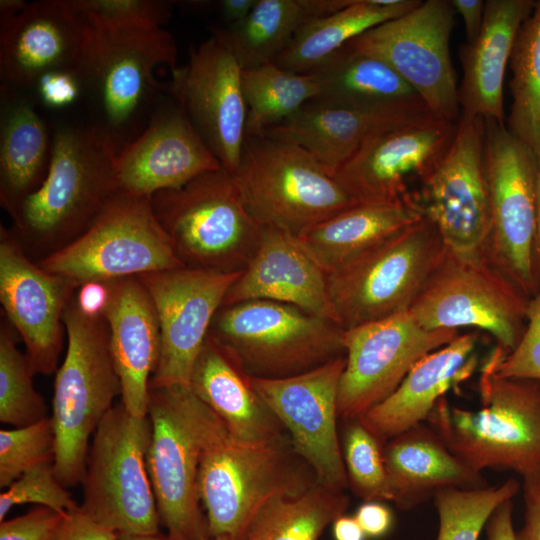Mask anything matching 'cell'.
Masks as SVG:
<instances>
[{"instance_id":"cell-1","label":"cell","mask_w":540,"mask_h":540,"mask_svg":"<svg viewBox=\"0 0 540 540\" xmlns=\"http://www.w3.org/2000/svg\"><path fill=\"white\" fill-rule=\"evenodd\" d=\"M115 148L91 125L52 135L45 180L10 214L11 231L38 262L83 235L118 196Z\"/></svg>"},{"instance_id":"cell-2","label":"cell","mask_w":540,"mask_h":540,"mask_svg":"<svg viewBox=\"0 0 540 540\" xmlns=\"http://www.w3.org/2000/svg\"><path fill=\"white\" fill-rule=\"evenodd\" d=\"M173 36L160 26L87 27L76 70L94 127L119 154L157 110L154 70L177 67Z\"/></svg>"},{"instance_id":"cell-3","label":"cell","mask_w":540,"mask_h":540,"mask_svg":"<svg viewBox=\"0 0 540 540\" xmlns=\"http://www.w3.org/2000/svg\"><path fill=\"white\" fill-rule=\"evenodd\" d=\"M306 468L310 467L282 437L239 439L212 411L198 473L209 537L244 540L252 520L269 500L300 494L317 482Z\"/></svg>"},{"instance_id":"cell-4","label":"cell","mask_w":540,"mask_h":540,"mask_svg":"<svg viewBox=\"0 0 540 540\" xmlns=\"http://www.w3.org/2000/svg\"><path fill=\"white\" fill-rule=\"evenodd\" d=\"M481 408L450 406L443 396L426 422L476 472L540 471V381L496 375L488 357L479 379Z\"/></svg>"},{"instance_id":"cell-5","label":"cell","mask_w":540,"mask_h":540,"mask_svg":"<svg viewBox=\"0 0 540 540\" xmlns=\"http://www.w3.org/2000/svg\"><path fill=\"white\" fill-rule=\"evenodd\" d=\"M68 346L56 370L51 420L55 432L54 471L64 487L81 483L88 444L121 394L104 316L80 312L75 295L63 315Z\"/></svg>"},{"instance_id":"cell-6","label":"cell","mask_w":540,"mask_h":540,"mask_svg":"<svg viewBox=\"0 0 540 540\" xmlns=\"http://www.w3.org/2000/svg\"><path fill=\"white\" fill-rule=\"evenodd\" d=\"M231 175L261 227L296 236L357 204L309 152L264 134L245 138Z\"/></svg>"},{"instance_id":"cell-7","label":"cell","mask_w":540,"mask_h":540,"mask_svg":"<svg viewBox=\"0 0 540 540\" xmlns=\"http://www.w3.org/2000/svg\"><path fill=\"white\" fill-rule=\"evenodd\" d=\"M154 215L185 267L242 271L262 227L244 206L231 173L222 167L151 196Z\"/></svg>"},{"instance_id":"cell-8","label":"cell","mask_w":540,"mask_h":540,"mask_svg":"<svg viewBox=\"0 0 540 540\" xmlns=\"http://www.w3.org/2000/svg\"><path fill=\"white\" fill-rule=\"evenodd\" d=\"M444 253L424 216L327 274L336 322L347 330L408 311Z\"/></svg>"},{"instance_id":"cell-9","label":"cell","mask_w":540,"mask_h":540,"mask_svg":"<svg viewBox=\"0 0 540 540\" xmlns=\"http://www.w3.org/2000/svg\"><path fill=\"white\" fill-rule=\"evenodd\" d=\"M344 333L335 321L270 300L222 306L209 331L261 378L294 376L345 355Z\"/></svg>"},{"instance_id":"cell-10","label":"cell","mask_w":540,"mask_h":540,"mask_svg":"<svg viewBox=\"0 0 540 540\" xmlns=\"http://www.w3.org/2000/svg\"><path fill=\"white\" fill-rule=\"evenodd\" d=\"M212 410L189 386L149 387L152 426L147 467L160 521L170 540L209 537L198 473Z\"/></svg>"},{"instance_id":"cell-11","label":"cell","mask_w":540,"mask_h":540,"mask_svg":"<svg viewBox=\"0 0 540 540\" xmlns=\"http://www.w3.org/2000/svg\"><path fill=\"white\" fill-rule=\"evenodd\" d=\"M151 433L149 417L133 416L120 402L93 435L79 509L117 534L159 533L161 521L147 467Z\"/></svg>"},{"instance_id":"cell-12","label":"cell","mask_w":540,"mask_h":540,"mask_svg":"<svg viewBox=\"0 0 540 540\" xmlns=\"http://www.w3.org/2000/svg\"><path fill=\"white\" fill-rule=\"evenodd\" d=\"M527 296L481 254L445 253L408 310L422 327H471L491 334L511 352L527 324Z\"/></svg>"},{"instance_id":"cell-13","label":"cell","mask_w":540,"mask_h":540,"mask_svg":"<svg viewBox=\"0 0 540 540\" xmlns=\"http://www.w3.org/2000/svg\"><path fill=\"white\" fill-rule=\"evenodd\" d=\"M37 264L79 286L185 267L154 215L151 197L120 193L83 235Z\"/></svg>"},{"instance_id":"cell-14","label":"cell","mask_w":540,"mask_h":540,"mask_svg":"<svg viewBox=\"0 0 540 540\" xmlns=\"http://www.w3.org/2000/svg\"><path fill=\"white\" fill-rule=\"evenodd\" d=\"M537 160L505 124L485 119L490 228L482 255L530 298L540 290L534 266Z\"/></svg>"},{"instance_id":"cell-15","label":"cell","mask_w":540,"mask_h":540,"mask_svg":"<svg viewBox=\"0 0 540 540\" xmlns=\"http://www.w3.org/2000/svg\"><path fill=\"white\" fill-rule=\"evenodd\" d=\"M450 0H426L381 23L343 47L377 58L407 82L438 118L461 117L456 72L450 55L455 23Z\"/></svg>"},{"instance_id":"cell-16","label":"cell","mask_w":540,"mask_h":540,"mask_svg":"<svg viewBox=\"0 0 540 540\" xmlns=\"http://www.w3.org/2000/svg\"><path fill=\"white\" fill-rule=\"evenodd\" d=\"M416 195L446 251L460 257L482 254L490 228L484 118L461 115L447 152Z\"/></svg>"},{"instance_id":"cell-17","label":"cell","mask_w":540,"mask_h":540,"mask_svg":"<svg viewBox=\"0 0 540 540\" xmlns=\"http://www.w3.org/2000/svg\"><path fill=\"white\" fill-rule=\"evenodd\" d=\"M459 334L458 329H426L409 311L345 330L338 416L362 417L389 397L420 359Z\"/></svg>"},{"instance_id":"cell-18","label":"cell","mask_w":540,"mask_h":540,"mask_svg":"<svg viewBox=\"0 0 540 540\" xmlns=\"http://www.w3.org/2000/svg\"><path fill=\"white\" fill-rule=\"evenodd\" d=\"M345 363L342 355L294 376H250L254 390L288 430L294 451L311 468L317 483L339 492L348 486L336 422Z\"/></svg>"},{"instance_id":"cell-19","label":"cell","mask_w":540,"mask_h":540,"mask_svg":"<svg viewBox=\"0 0 540 540\" xmlns=\"http://www.w3.org/2000/svg\"><path fill=\"white\" fill-rule=\"evenodd\" d=\"M241 272L180 267L138 276L154 304L161 336L149 387L189 386L213 319Z\"/></svg>"},{"instance_id":"cell-20","label":"cell","mask_w":540,"mask_h":540,"mask_svg":"<svg viewBox=\"0 0 540 540\" xmlns=\"http://www.w3.org/2000/svg\"><path fill=\"white\" fill-rule=\"evenodd\" d=\"M169 91L221 167L233 173L246 138L242 68L215 35L191 48L187 64L171 70Z\"/></svg>"},{"instance_id":"cell-21","label":"cell","mask_w":540,"mask_h":540,"mask_svg":"<svg viewBox=\"0 0 540 540\" xmlns=\"http://www.w3.org/2000/svg\"><path fill=\"white\" fill-rule=\"evenodd\" d=\"M79 285L32 260L11 229L0 228V302L25 346L33 375L57 370L66 331L63 315Z\"/></svg>"},{"instance_id":"cell-22","label":"cell","mask_w":540,"mask_h":540,"mask_svg":"<svg viewBox=\"0 0 540 540\" xmlns=\"http://www.w3.org/2000/svg\"><path fill=\"white\" fill-rule=\"evenodd\" d=\"M457 123L439 118L385 130L370 138L334 177L357 203L388 202L411 192L447 152Z\"/></svg>"},{"instance_id":"cell-23","label":"cell","mask_w":540,"mask_h":540,"mask_svg":"<svg viewBox=\"0 0 540 540\" xmlns=\"http://www.w3.org/2000/svg\"><path fill=\"white\" fill-rule=\"evenodd\" d=\"M87 26L70 0H40L0 22V72L4 84L34 88L51 72L76 73Z\"/></svg>"},{"instance_id":"cell-24","label":"cell","mask_w":540,"mask_h":540,"mask_svg":"<svg viewBox=\"0 0 540 540\" xmlns=\"http://www.w3.org/2000/svg\"><path fill=\"white\" fill-rule=\"evenodd\" d=\"M221 168L179 107H160L144 131L116 160L120 194L151 197L179 188L202 173Z\"/></svg>"},{"instance_id":"cell-25","label":"cell","mask_w":540,"mask_h":540,"mask_svg":"<svg viewBox=\"0 0 540 540\" xmlns=\"http://www.w3.org/2000/svg\"><path fill=\"white\" fill-rule=\"evenodd\" d=\"M435 118L423 101L359 108L314 99L261 134L305 149L334 175L375 135Z\"/></svg>"},{"instance_id":"cell-26","label":"cell","mask_w":540,"mask_h":540,"mask_svg":"<svg viewBox=\"0 0 540 540\" xmlns=\"http://www.w3.org/2000/svg\"><path fill=\"white\" fill-rule=\"evenodd\" d=\"M249 300L290 304L336 322L327 273L296 235L279 229L262 227L253 255L228 290L222 306Z\"/></svg>"},{"instance_id":"cell-27","label":"cell","mask_w":540,"mask_h":540,"mask_svg":"<svg viewBox=\"0 0 540 540\" xmlns=\"http://www.w3.org/2000/svg\"><path fill=\"white\" fill-rule=\"evenodd\" d=\"M104 312L111 353L121 384V403L133 416L146 417L149 383L160 358L161 336L152 299L138 277L107 281Z\"/></svg>"},{"instance_id":"cell-28","label":"cell","mask_w":540,"mask_h":540,"mask_svg":"<svg viewBox=\"0 0 540 540\" xmlns=\"http://www.w3.org/2000/svg\"><path fill=\"white\" fill-rule=\"evenodd\" d=\"M533 0H487L478 37L460 49L458 87L461 115L504 124L503 84L516 34L532 12Z\"/></svg>"},{"instance_id":"cell-29","label":"cell","mask_w":540,"mask_h":540,"mask_svg":"<svg viewBox=\"0 0 540 540\" xmlns=\"http://www.w3.org/2000/svg\"><path fill=\"white\" fill-rule=\"evenodd\" d=\"M478 339L477 333L459 334L427 354L389 397L358 419L383 443L423 423L447 390L473 371Z\"/></svg>"},{"instance_id":"cell-30","label":"cell","mask_w":540,"mask_h":540,"mask_svg":"<svg viewBox=\"0 0 540 540\" xmlns=\"http://www.w3.org/2000/svg\"><path fill=\"white\" fill-rule=\"evenodd\" d=\"M383 457L391 501L401 510L417 507L441 489L489 486L484 476L456 457L427 423L386 441Z\"/></svg>"},{"instance_id":"cell-31","label":"cell","mask_w":540,"mask_h":540,"mask_svg":"<svg viewBox=\"0 0 540 540\" xmlns=\"http://www.w3.org/2000/svg\"><path fill=\"white\" fill-rule=\"evenodd\" d=\"M189 386L233 436L247 441L281 437L278 420L254 390L250 375L211 335L197 357Z\"/></svg>"},{"instance_id":"cell-32","label":"cell","mask_w":540,"mask_h":540,"mask_svg":"<svg viewBox=\"0 0 540 540\" xmlns=\"http://www.w3.org/2000/svg\"><path fill=\"white\" fill-rule=\"evenodd\" d=\"M424 217L416 193L388 202L357 203L297 235L311 258L331 273Z\"/></svg>"},{"instance_id":"cell-33","label":"cell","mask_w":540,"mask_h":540,"mask_svg":"<svg viewBox=\"0 0 540 540\" xmlns=\"http://www.w3.org/2000/svg\"><path fill=\"white\" fill-rule=\"evenodd\" d=\"M52 136L33 102L7 84L0 89V201L11 214L43 183Z\"/></svg>"},{"instance_id":"cell-34","label":"cell","mask_w":540,"mask_h":540,"mask_svg":"<svg viewBox=\"0 0 540 540\" xmlns=\"http://www.w3.org/2000/svg\"><path fill=\"white\" fill-rule=\"evenodd\" d=\"M351 0H258L242 21L214 28L242 70L274 62L308 21L335 13Z\"/></svg>"},{"instance_id":"cell-35","label":"cell","mask_w":540,"mask_h":540,"mask_svg":"<svg viewBox=\"0 0 540 540\" xmlns=\"http://www.w3.org/2000/svg\"><path fill=\"white\" fill-rule=\"evenodd\" d=\"M421 0H351L343 9L305 23L274 63L291 72L309 73L367 30L399 17Z\"/></svg>"},{"instance_id":"cell-36","label":"cell","mask_w":540,"mask_h":540,"mask_svg":"<svg viewBox=\"0 0 540 540\" xmlns=\"http://www.w3.org/2000/svg\"><path fill=\"white\" fill-rule=\"evenodd\" d=\"M309 73L320 85L317 99L337 105L369 108L423 101L386 63L345 47Z\"/></svg>"},{"instance_id":"cell-37","label":"cell","mask_w":540,"mask_h":540,"mask_svg":"<svg viewBox=\"0 0 540 540\" xmlns=\"http://www.w3.org/2000/svg\"><path fill=\"white\" fill-rule=\"evenodd\" d=\"M348 504L343 492L316 482L300 494L269 500L252 520L244 540H319Z\"/></svg>"},{"instance_id":"cell-38","label":"cell","mask_w":540,"mask_h":540,"mask_svg":"<svg viewBox=\"0 0 540 540\" xmlns=\"http://www.w3.org/2000/svg\"><path fill=\"white\" fill-rule=\"evenodd\" d=\"M247 106L246 137L256 136L297 112L320 96L311 73H295L274 62L242 70Z\"/></svg>"},{"instance_id":"cell-39","label":"cell","mask_w":540,"mask_h":540,"mask_svg":"<svg viewBox=\"0 0 540 540\" xmlns=\"http://www.w3.org/2000/svg\"><path fill=\"white\" fill-rule=\"evenodd\" d=\"M512 97L506 127L540 156V0L521 24L509 59Z\"/></svg>"},{"instance_id":"cell-40","label":"cell","mask_w":540,"mask_h":540,"mask_svg":"<svg viewBox=\"0 0 540 540\" xmlns=\"http://www.w3.org/2000/svg\"><path fill=\"white\" fill-rule=\"evenodd\" d=\"M519 489V482L509 478L498 486L439 490L434 496L439 518L436 540H478L494 510L512 499Z\"/></svg>"},{"instance_id":"cell-41","label":"cell","mask_w":540,"mask_h":540,"mask_svg":"<svg viewBox=\"0 0 540 540\" xmlns=\"http://www.w3.org/2000/svg\"><path fill=\"white\" fill-rule=\"evenodd\" d=\"M33 373L16 344L12 330L0 329V421L16 427L37 423L47 417L43 397L33 386Z\"/></svg>"},{"instance_id":"cell-42","label":"cell","mask_w":540,"mask_h":540,"mask_svg":"<svg viewBox=\"0 0 540 540\" xmlns=\"http://www.w3.org/2000/svg\"><path fill=\"white\" fill-rule=\"evenodd\" d=\"M344 438L348 485L364 501H391L383 443L360 419L350 420Z\"/></svg>"},{"instance_id":"cell-43","label":"cell","mask_w":540,"mask_h":540,"mask_svg":"<svg viewBox=\"0 0 540 540\" xmlns=\"http://www.w3.org/2000/svg\"><path fill=\"white\" fill-rule=\"evenodd\" d=\"M55 458L51 417L37 423L0 430V487L7 488L30 468Z\"/></svg>"},{"instance_id":"cell-44","label":"cell","mask_w":540,"mask_h":540,"mask_svg":"<svg viewBox=\"0 0 540 540\" xmlns=\"http://www.w3.org/2000/svg\"><path fill=\"white\" fill-rule=\"evenodd\" d=\"M90 28L137 25L160 26L171 17V2L160 0H70Z\"/></svg>"},{"instance_id":"cell-45","label":"cell","mask_w":540,"mask_h":540,"mask_svg":"<svg viewBox=\"0 0 540 540\" xmlns=\"http://www.w3.org/2000/svg\"><path fill=\"white\" fill-rule=\"evenodd\" d=\"M34 503L67 513L79 509L71 493L57 479L53 462L41 463L24 472L0 494V521L16 505Z\"/></svg>"},{"instance_id":"cell-46","label":"cell","mask_w":540,"mask_h":540,"mask_svg":"<svg viewBox=\"0 0 540 540\" xmlns=\"http://www.w3.org/2000/svg\"><path fill=\"white\" fill-rule=\"evenodd\" d=\"M499 377L540 381V290L530 299L525 331L511 351L497 346L490 354Z\"/></svg>"},{"instance_id":"cell-47","label":"cell","mask_w":540,"mask_h":540,"mask_svg":"<svg viewBox=\"0 0 540 540\" xmlns=\"http://www.w3.org/2000/svg\"><path fill=\"white\" fill-rule=\"evenodd\" d=\"M64 514L38 506L21 516L5 519L0 524V540H52Z\"/></svg>"},{"instance_id":"cell-48","label":"cell","mask_w":540,"mask_h":540,"mask_svg":"<svg viewBox=\"0 0 540 540\" xmlns=\"http://www.w3.org/2000/svg\"><path fill=\"white\" fill-rule=\"evenodd\" d=\"M34 89L42 102L50 108H64L81 95L78 78L72 72H51L37 82Z\"/></svg>"},{"instance_id":"cell-49","label":"cell","mask_w":540,"mask_h":540,"mask_svg":"<svg viewBox=\"0 0 540 540\" xmlns=\"http://www.w3.org/2000/svg\"><path fill=\"white\" fill-rule=\"evenodd\" d=\"M118 534L80 511L67 512L57 526L52 540H117Z\"/></svg>"},{"instance_id":"cell-50","label":"cell","mask_w":540,"mask_h":540,"mask_svg":"<svg viewBox=\"0 0 540 540\" xmlns=\"http://www.w3.org/2000/svg\"><path fill=\"white\" fill-rule=\"evenodd\" d=\"M524 524L516 540H540V471L523 477Z\"/></svg>"},{"instance_id":"cell-51","label":"cell","mask_w":540,"mask_h":540,"mask_svg":"<svg viewBox=\"0 0 540 540\" xmlns=\"http://www.w3.org/2000/svg\"><path fill=\"white\" fill-rule=\"evenodd\" d=\"M365 535L371 538L385 536L392 528L393 514L381 501H365L354 516Z\"/></svg>"},{"instance_id":"cell-52","label":"cell","mask_w":540,"mask_h":540,"mask_svg":"<svg viewBox=\"0 0 540 540\" xmlns=\"http://www.w3.org/2000/svg\"><path fill=\"white\" fill-rule=\"evenodd\" d=\"M110 289L107 281H88L75 293V302L82 314L97 318L104 315L109 302Z\"/></svg>"},{"instance_id":"cell-53","label":"cell","mask_w":540,"mask_h":540,"mask_svg":"<svg viewBox=\"0 0 540 540\" xmlns=\"http://www.w3.org/2000/svg\"><path fill=\"white\" fill-rule=\"evenodd\" d=\"M487 540H516L512 499L501 503L486 524Z\"/></svg>"},{"instance_id":"cell-54","label":"cell","mask_w":540,"mask_h":540,"mask_svg":"<svg viewBox=\"0 0 540 540\" xmlns=\"http://www.w3.org/2000/svg\"><path fill=\"white\" fill-rule=\"evenodd\" d=\"M455 11L464 22L467 43L479 35L483 23L484 3L482 0H450Z\"/></svg>"},{"instance_id":"cell-55","label":"cell","mask_w":540,"mask_h":540,"mask_svg":"<svg viewBox=\"0 0 540 540\" xmlns=\"http://www.w3.org/2000/svg\"><path fill=\"white\" fill-rule=\"evenodd\" d=\"M258 0H222L217 6L222 17L229 25L245 19L253 10Z\"/></svg>"},{"instance_id":"cell-56","label":"cell","mask_w":540,"mask_h":540,"mask_svg":"<svg viewBox=\"0 0 540 540\" xmlns=\"http://www.w3.org/2000/svg\"><path fill=\"white\" fill-rule=\"evenodd\" d=\"M332 524L335 540H365L367 537L355 517L343 514Z\"/></svg>"},{"instance_id":"cell-57","label":"cell","mask_w":540,"mask_h":540,"mask_svg":"<svg viewBox=\"0 0 540 540\" xmlns=\"http://www.w3.org/2000/svg\"><path fill=\"white\" fill-rule=\"evenodd\" d=\"M536 234L534 243V266L536 277L540 286V156L537 160L536 177Z\"/></svg>"},{"instance_id":"cell-58","label":"cell","mask_w":540,"mask_h":540,"mask_svg":"<svg viewBox=\"0 0 540 540\" xmlns=\"http://www.w3.org/2000/svg\"><path fill=\"white\" fill-rule=\"evenodd\" d=\"M23 0H1L0 1V22L10 20L17 16L26 6Z\"/></svg>"},{"instance_id":"cell-59","label":"cell","mask_w":540,"mask_h":540,"mask_svg":"<svg viewBox=\"0 0 540 540\" xmlns=\"http://www.w3.org/2000/svg\"><path fill=\"white\" fill-rule=\"evenodd\" d=\"M117 540H170L168 536H161L159 533L152 535H125L118 534Z\"/></svg>"},{"instance_id":"cell-60","label":"cell","mask_w":540,"mask_h":540,"mask_svg":"<svg viewBox=\"0 0 540 540\" xmlns=\"http://www.w3.org/2000/svg\"><path fill=\"white\" fill-rule=\"evenodd\" d=\"M203 540H234L228 536H216V537H207Z\"/></svg>"}]
</instances>
